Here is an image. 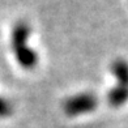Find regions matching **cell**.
Instances as JSON below:
<instances>
[{
	"label": "cell",
	"instance_id": "obj_3",
	"mask_svg": "<svg viewBox=\"0 0 128 128\" xmlns=\"http://www.w3.org/2000/svg\"><path fill=\"white\" fill-rule=\"evenodd\" d=\"M100 100L92 92H82L68 97L63 103V111L68 116H80L89 114L98 107Z\"/></svg>",
	"mask_w": 128,
	"mask_h": 128
},
{
	"label": "cell",
	"instance_id": "obj_2",
	"mask_svg": "<svg viewBox=\"0 0 128 128\" xmlns=\"http://www.w3.org/2000/svg\"><path fill=\"white\" fill-rule=\"evenodd\" d=\"M110 71L116 84L107 93V103L114 108H119L128 102V62L122 58L115 59L111 63Z\"/></svg>",
	"mask_w": 128,
	"mask_h": 128
},
{
	"label": "cell",
	"instance_id": "obj_4",
	"mask_svg": "<svg viewBox=\"0 0 128 128\" xmlns=\"http://www.w3.org/2000/svg\"><path fill=\"white\" fill-rule=\"evenodd\" d=\"M13 112V106L7 98L0 97V118H8Z\"/></svg>",
	"mask_w": 128,
	"mask_h": 128
},
{
	"label": "cell",
	"instance_id": "obj_1",
	"mask_svg": "<svg viewBox=\"0 0 128 128\" xmlns=\"http://www.w3.org/2000/svg\"><path fill=\"white\" fill-rule=\"evenodd\" d=\"M32 28L25 20L14 22L10 32V48L16 62L24 69H34L38 64V54L29 46Z\"/></svg>",
	"mask_w": 128,
	"mask_h": 128
}]
</instances>
